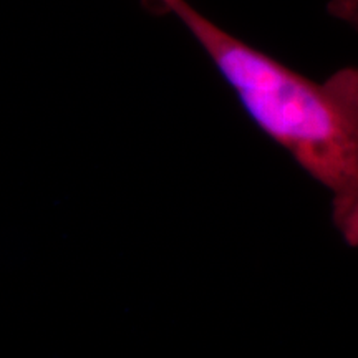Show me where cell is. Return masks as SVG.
<instances>
[{
    "label": "cell",
    "mask_w": 358,
    "mask_h": 358,
    "mask_svg": "<svg viewBox=\"0 0 358 358\" xmlns=\"http://www.w3.org/2000/svg\"><path fill=\"white\" fill-rule=\"evenodd\" d=\"M174 13L199 43L245 113L330 196L335 229L358 249V66L324 82L303 77L173 0Z\"/></svg>",
    "instance_id": "obj_1"
},
{
    "label": "cell",
    "mask_w": 358,
    "mask_h": 358,
    "mask_svg": "<svg viewBox=\"0 0 358 358\" xmlns=\"http://www.w3.org/2000/svg\"><path fill=\"white\" fill-rule=\"evenodd\" d=\"M327 12L335 20L343 22L353 30H358V0H330L327 3Z\"/></svg>",
    "instance_id": "obj_2"
},
{
    "label": "cell",
    "mask_w": 358,
    "mask_h": 358,
    "mask_svg": "<svg viewBox=\"0 0 358 358\" xmlns=\"http://www.w3.org/2000/svg\"><path fill=\"white\" fill-rule=\"evenodd\" d=\"M145 6L156 13H168L173 0H143Z\"/></svg>",
    "instance_id": "obj_3"
}]
</instances>
